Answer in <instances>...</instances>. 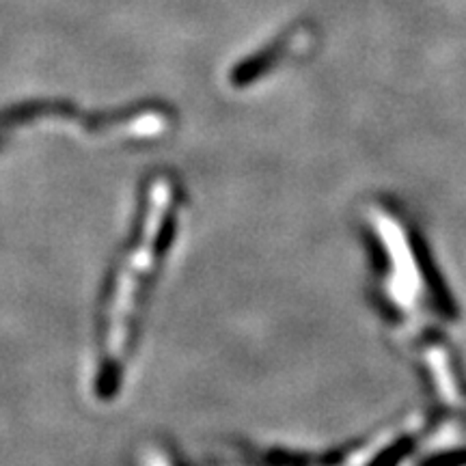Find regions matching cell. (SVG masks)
<instances>
[{
  "mask_svg": "<svg viewBox=\"0 0 466 466\" xmlns=\"http://www.w3.org/2000/svg\"><path fill=\"white\" fill-rule=\"evenodd\" d=\"M147 466H168V464L165 462V460H160V458H156V456H154V458L149 460V464H147Z\"/></svg>",
  "mask_w": 466,
  "mask_h": 466,
  "instance_id": "6da1fadb",
  "label": "cell"
}]
</instances>
